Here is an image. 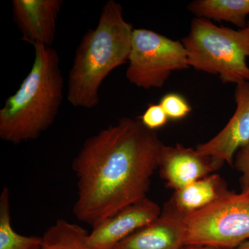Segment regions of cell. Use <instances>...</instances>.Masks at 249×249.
<instances>
[{
	"label": "cell",
	"mask_w": 249,
	"mask_h": 249,
	"mask_svg": "<svg viewBox=\"0 0 249 249\" xmlns=\"http://www.w3.org/2000/svg\"><path fill=\"white\" fill-rule=\"evenodd\" d=\"M165 145L139 118H122L87 139L72 163L75 217L94 228L147 197Z\"/></svg>",
	"instance_id": "1"
},
{
	"label": "cell",
	"mask_w": 249,
	"mask_h": 249,
	"mask_svg": "<svg viewBox=\"0 0 249 249\" xmlns=\"http://www.w3.org/2000/svg\"><path fill=\"white\" fill-rule=\"evenodd\" d=\"M123 14L122 6L109 0L97 26L80 41L67 81V100L73 107L98 106L103 82L113 70L128 62L134 29Z\"/></svg>",
	"instance_id": "2"
},
{
	"label": "cell",
	"mask_w": 249,
	"mask_h": 249,
	"mask_svg": "<svg viewBox=\"0 0 249 249\" xmlns=\"http://www.w3.org/2000/svg\"><path fill=\"white\" fill-rule=\"evenodd\" d=\"M33 47L31 71L0 109V138L13 144L39 138L53 124L63 99L58 52L40 44Z\"/></svg>",
	"instance_id": "3"
},
{
	"label": "cell",
	"mask_w": 249,
	"mask_h": 249,
	"mask_svg": "<svg viewBox=\"0 0 249 249\" xmlns=\"http://www.w3.org/2000/svg\"><path fill=\"white\" fill-rule=\"evenodd\" d=\"M181 42L190 67L217 75L224 83L249 81V22L244 29L235 30L205 18H194Z\"/></svg>",
	"instance_id": "4"
},
{
	"label": "cell",
	"mask_w": 249,
	"mask_h": 249,
	"mask_svg": "<svg viewBox=\"0 0 249 249\" xmlns=\"http://www.w3.org/2000/svg\"><path fill=\"white\" fill-rule=\"evenodd\" d=\"M186 246L235 249L249 240V196L228 191L204 209L184 216Z\"/></svg>",
	"instance_id": "5"
},
{
	"label": "cell",
	"mask_w": 249,
	"mask_h": 249,
	"mask_svg": "<svg viewBox=\"0 0 249 249\" xmlns=\"http://www.w3.org/2000/svg\"><path fill=\"white\" fill-rule=\"evenodd\" d=\"M126 78L138 88H160L173 71L190 68L184 45L155 31L134 29Z\"/></svg>",
	"instance_id": "6"
},
{
	"label": "cell",
	"mask_w": 249,
	"mask_h": 249,
	"mask_svg": "<svg viewBox=\"0 0 249 249\" xmlns=\"http://www.w3.org/2000/svg\"><path fill=\"white\" fill-rule=\"evenodd\" d=\"M235 101V112L225 127L213 138L196 147L219 169L224 163L232 166L236 153L249 143V81L237 85Z\"/></svg>",
	"instance_id": "7"
},
{
	"label": "cell",
	"mask_w": 249,
	"mask_h": 249,
	"mask_svg": "<svg viewBox=\"0 0 249 249\" xmlns=\"http://www.w3.org/2000/svg\"><path fill=\"white\" fill-rule=\"evenodd\" d=\"M160 212V205L147 196L92 228L88 244L93 249H114L126 237L155 220Z\"/></svg>",
	"instance_id": "8"
},
{
	"label": "cell",
	"mask_w": 249,
	"mask_h": 249,
	"mask_svg": "<svg viewBox=\"0 0 249 249\" xmlns=\"http://www.w3.org/2000/svg\"><path fill=\"white\" fill-rule=\"evenodd\" d=\"M184 215L170 200L150 224L121 242L114 249H182L186 247Z\"/></svg>",
	"instance_id": "9"
},
{
	"label": "cell",
	"mask_w": 249,
	"mask_h": 249,
	"mask_svg": "<svg viewBox=\"0 0 249 249\" xmlns=\"http://www.w3.org/2000/svg\"><path fill=\"white\" fill-rule=\"evenodd\" d=\"M62 0H13L14 21L23 40L52 47Z\"/></svg>",
	"instance_id": "10"
},
{
	"label": "cell",
	"mask_w": 249,
	"mask_h": 249,
	"mask_svg": "<svg viewBox=\"0 0 249 249\" xmlns=\"http://www.w3.org/2000/svg\"><path fill=\"white\" fill-rule=\"evenodd\" d=\"M159 170L166 186L177 191L219 168L210 157L201 155L196 148L177 144L165 145Z\"/></svg>",
	"instance_id": "11"
},
{
	"label": "cell",
	"mask_w": 249,
	"mask_h": 249,
	"mask_svg": "<svg viewBox=\"0 0 249 249\" xmlns=\"http://www.w3.org/2000/svg\"><path fill=\"white\" fill-rule=\"evenodd\" d=\"M228 191L227 183L222 177L213 173L174 192L170 200L186 216L209 206Z\"/></svg>",
	"instance_id": "12"
},
{
	"label": "cell",
	"mask_w": 249,
	"mask_h": 249,
	"mask_svg": "<svg viewBox=\"0 0 249 249\" xmlns=\"http://www.w3.org/2000/svg\"><path fill=\"white\" fill-rule=\"evenodd\" d=\"M188 10L196 18L232 23L240 29L248 24L249 0H196Z\"/></svg>",
	"instance_id": "13"
},
{
	"label": "cell",
	"mask_w": 249,
	"mask_h": 249,
	"mask_svg": "<svg viewBox=\"0 0 249 249\" xmlns=\"http://www.w3.org/2000/svg\"><path fill=\"white\" fill-rule=\"evenodd\" d=\"M89 233L81 226L59 219L42 236L40 249H93L88 242Z\"/></svg>",
	"instance_id": "14"
},
{
	"label": "cell",
	"mask_w": 249,
	"mask_h": 249,
	"mask_svg": "<svg viewBox=\"0 0 249 249\" xmlns=\"http://www.w3.org/2000/svg\"><path fill=\"white\" fill-rule=\"evenodd\" d=\"M42 237L18 233L11 225L10 192L3 188L0 196V249H40Z\"/></svg>",
	"instance_id": "15"
},
{
	"label": "cell",
	"mask_w": 249,
	"mask_h": 249,
	"mask_svg": "<svg viewBox=\"0 0 249 249\" xmlns=\"http://www.w3.org/2000/svg\"><path fill=\"white\" fill-rule=\"evenodd\" d=\"M160 104L164 109L169 120L179 121L191 112L192 107L188 101L178 93H168L160 99Z\"/></svg>",
	"instance_id": "16"
},
{
	"label": "cell",
	"mask_w": 249,
	"mask_h": 249,
	"mask_svg": "<svg viewBox=\"0 0 249 249\" xmlns=\"http://www.w3.org/2000/svg\"><path fill=\"white\" fill-rule=\"evenodd\" d=\"M139 119L147 129L153 131L161 128L169 120L164 109L160 104L149 105Z\"/></svg>",
	"instance_id": "17"
},
{
	"label": "cell",
	"mask_w": 249,
	"mask_h": 249,
	"mask_svg": "<svg viewBox=\"0 0 249 249\" xmlns=\"http://www.w3.org/2000/svg\"><path fill=\"white\" fill-rule=\"evenodd\" d=\"M234 165L241 174L240 193L249 196V143L236 153Z\"/></svg>",
	"instance_id": "18"
},
{
	"label": "cell",
	"mask_w": 249,
	"mask_h": 249,
	"mask_svg": "<svg viewBox=\"0 0 249 249\" xmlns=\"http://www.w3.org/2000/svg\"><path fill=\"white\" fill-rule=\"evenodd\" d=\"M182 249H219L209 248V247H192V246H186V247H183V248Z\"/></svg>",
	"instance_id": "19"
},
{
	"label": "cell",
	"mask_w": 249,
	"mask_h": 249,
	"mask_svg": "<svg viewBox=\"0 0 249 249\" xmlns=\"http://www.w3.org/2000/svg\"><path fill=\"white\" fill-rule=\"evenodd\" d=\"M235 249H249V240L242 244V245L239 246L237 248Z\"/></svg>",
	"instance_id": "20"
}]
</instances>
